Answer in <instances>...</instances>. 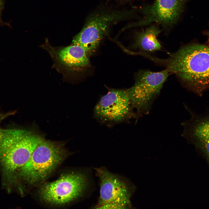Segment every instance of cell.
<instances>
[{
  "label": "cell",
  "mask_w": 209,
  "mask_h": 209,
  "mask_svg": "<svg viewBox=\"0 0 209 209\" xmlns=\"http://www.w3.org/2000/svg\"><path fill=\"white\" fill-rule=\"evenodd\" d=\"M163 63L192 91L200 94L209 88V47L196 43L185 45Z\"/></svg>",
  "instance_id": "cell-1"
},
{
  "label": "cell",
  "mask_w": 209,
  "mask_h": 209,
  "mask_svg": "<svg viewBox=\"0 0 209 209\" xmlns=\"http://www.w3.org/2000/svg\"><path fill=\"white\" fill-rule=\"evenodd\" d=\"M42 139L26 130L3 129L0 142V165L9 185L14 183L17 172L28 161Z\"/></svg>",
  "instance_id": "cell-2"
},
{
  "label": "cell",
  "mask_w": 209,
  "mask_h": 209,
  "mask_svg": "<svg viewBox=\"0 0 209 209\" xmlns=\"http://www.w3.org/2000/svg\"><path fill=\"white\" fill-rule=\"evenodd\" d=\"M64 144L42 139L27 163L17 172V178L32 184L44 180L65 159Z\"/></svg>",
  "instance_id": "cell-3"
},
{
  "label": "cell",
  "mask_w": 209,
  "mask_h": 209,
  "mask_svg": "<svg viewBox=\"0 0 209 209\" xmlns=\"http://www.w3.org/2000/svg\"><path fill=\"white\" fill-rule=\"evenodd\" d=\"M128 10L103 9L97 11L87 18L81 30L73 37L71 44L80 46L88 54L95 52L111 26L128 18Z\"/></svg>",
  "instance_id": "cell-4"
},
{
  "label": "cell",
  "mask_w": 209,
  "mask_h": 209,
  "mask_svg": "<svg viewBox=\"0 0 209 209\" xmlns=\"http://www.w3.org/2000/svg\"><path fill=\"white\" fill-rule=\"evenodd\" d=\"M170 73L166 69L159 72L141 70L135 74V83L128 90L136 120L149 113Z\"/></svg>",
  "instance_id": "cell-5"
},
{
  "label": "cell",
  "mask_w": 209,
  "mask_h": 209,
  "mask_svg": "<svg viewBox=\"0 0 209 209\" xmlns=\"http://www.w3.org/2000/svg\"><path fill=\"white\" fill-rule=\"evenodd\" d=\"M87 174L82 172H71L46 183L40 190V198L47 203L57 205L74 201L81 197L88 187Z\"/></svg>",
  "instance_id": "cell-6"
},
{
  "label": "cell",
  "mask_w": 209,
  "mask_h": 209,
  "mask_svg": "<svg viewBox=\"0 0 209 209\" xmlns=\"http://www.w3.org/2000/svg\"><path fill=\"white\" fill-rule=\"evenodd\" d=\"M100 181L98 209H125L131 206L130 199L133 188L128 181L104 167L96 168Z\"/></svg>",
  "instance_id": "cell-7"
},
{
  "label": "cell",
  "mask_w": 209,
  "mask_h": 209,
  "mask_svg": "<svg viewBox=\"0 0 209 209\" xmlns=\"http://www.w3.org/2000/svg\"><path fill=\"white\" fill-rule=\"evenodd\" d=\"M133 109L128 89H109L96 105L94 114L102 122L118 123L132 118L136 119Z\"/></svg>",
  "instance_id": "cell-8"
},
{
  "label": "cell",
  "mask_w": 209,
  "mask_h": 209,
  "mask_svg": "<svg viewBox=\"0 0 209 209\" xmlns=\"http://www.w3.org/2000/svg\"><path fill=\"white\" fill-rule=\"evenodd\" d=\"M41 46L51 56L54 68L65 76L81 71L89 65L87 53L80 46L71 44L66 46H53L46 39Z\"/></svg>",
  "instance_id": "cell-9"
},
{
  "label": "cell",
  "mask_w": 209,
  "mask_h": 209,
  "mask_svg": "<svg viewBox=\"0 0 209 209\" xmlns=\"http://www.w3.org/2000/svg\"><path fill=\"white\" fill-rule=\"evenodd\" d=\"M187 0H154L151 5L142 9L144 15L140 21L126 28L145 26L156 23L165 26H171L178 20Z\"/></svg>",
  "instance_id": "cell-10"
},
{
  "label": "cell",
  "mask_w": 209,
  "mask_h": 209,
  "mask_svg": "<svg viewBox=\"0 0 209 209\" xmlns=\"http://www.w3.org/2000/svg\"><path fill=\"white\" fill-rule=\"evenodd\" d=\"M191 118L181 123L182 136L199 149L209 160V116H197L185 105Z\"/></svg>",
  "instance_id": "cell-11"
},
{
  "label": "cell",
  "mask_w": 209,
  "mask_h": 209,
  "mask_svg": "<svg viewBox=\"0 0 209 209\" xmlns=\"http://www.w3.org/2000/svg\"><path fill=\"white\" fill-rule=\"evenodd\" d=\"M160 32L157 27L152 26L137 33L133 47L143 53H152L161 50V46L157 39Z\"/></svg>",
  "instance_id": "cell-12"
},
{
  "label": "cell",
  "mask_w": 209,
  "mask_h": 209,
  "mask_svg": "<svg viewBox=\"0 0 209 209\" xmlns=\"http://www.w3.org/2000/svg\"><path fill=\"white\" fill-rule=\"evenodd\" d=\"M14 113L15 111H10L5 113H0V124L1 122L9 116L14 114ZM3 129L1 128L0 125V142L1 139L3 132Z\"/></svg>",
  "instance_id": "cell-13"
},
{
  "label": "cell",
  "mask_w": 209,
  "mask_h": 209,
  "mask_svg": "<svg viewBox=\"0 0 209 209\" xmlns=\"http://www.w3.org/2000/svg\"><path fill=\"white\" fill-rule=\"evenodd\" d=\"M3 7V0H0V23H2V21L1 20V14Z\"/></svg>",
  "instance_id": "cell-14"
},
{
  "label": "cell",
  "mask_w": 209,
  "mask_h": 209,
  "mask_svg": "<svg viewBox=\"0 0 209 209\" xmlns=\"http://www.w3.org/2000/svg\"><path fill=\"white\" fill-rule=\"evenodd\" d=\"M208 41H209V37Z\"/></svg>",
  "instance_id": "cell-15"
}]
</instances>
